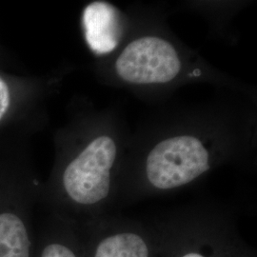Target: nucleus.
<instances>
[{"instance_id": "39448f33", "label": "nucleus", "mask_w": 257, "mask_h": 257, "mask_svg": "<svg viewBox=\"0 0 257 257\" xmlns=\"http://www.w3.org/2000/svg\"><path fill=\"white\" fill-rule=\"evenodd\" d=\"M73 222L80 257H156L149 221L112 212Z\"/></svg>"}, {"instance_id": "7ed1b4c3", "label": "nucleus", "mask_w": 257, "mask_h": 257, "mask_svg": "<svg viewBox=\"0 0 257 257\" xmlns=\"http://www.w3.org/2000/svg\"><path fill=\"white\" fill-rule=\"evenodd\" d=\"M131 133L122 113L107 108L93 117L89 137L59 167L49 195L55 214L74 221L116 210Z\"/></svg>"}, {"instance_id": "0eeeda50", "label": "nucleus", "mask_w": 257, "mask_h": 257, "mask_svg": "<svg viewBox=\"0 0 257 257\" xmlns=\"http://www.w3.org/2000/svg\"><path fill=\"white\" fill-rule=\"evenodd\" d=\"M34 257H80L73 220L54 213L36 232Z\"/></svg>"}, {"instance_id": "6e6552de", "label": "nucleus", "mask_w": 257, "mask_h": 257, "mask_svg": "<svg viewBox=\"0 0 257 257\" xmlns=\"http://www.w3.org/2000/svg\"><path fill=\"white\" fill-rule=\"evenodd\" d=\"M186 7L202 16L209 22L211 33L220 37H229L230 21L239 11L244 9L247 1H188Z\"/></svg>"}, {"instance_id": "f03ea898", "label": "nucleus", "mask_w": 257, "mask_h": 257, "mask_svg": "<svg viewBox=\"0 0 257 257\" xmlns=\"http://www.w3.org/2000/svg\"><path fill=\"white\" fill-rule=\"evenodd\" d=\"M134 24L122 46L102 59L107 86L141 97H161L187 85L209 84L255 98L253 89L210 64L166 23L160 10L133 8Z\"/></svg>"}, {"instance_id": "423d86ee", "label": "nucleus", "mask_w": 257, "mask_h": 257, "mask_svg": "<svg viewBox=\"0 0 257 257\" xmlns=\"http://www.w3.org/2000/svg\"><path fill=\"white\" fill-rule=\"evenodd\" d=\"M134 24L133 10L123 11L108 1H92L82 13L84 38L98 58L113 55L127 39Z\"/></svg>"}, {"instance_id": "20e7f679", "label": "nucleus", "mask_w": 257, "mask_h": 257, "mask_svg": "<svg viewBox=\"0 0 257 257\" xmlns=\"http://www.w3.org/2000/svg\"><path fill=\"white\" fill-rule=\"evenodd\" d=\"M149 222L156 257H256L234 213L220 204H190Z\"/></svg>"}, {"instance_id": "f257e3e1", "label": "nucleus", "mask_w": 257, "mask_h": 257, "mask_svg": "<svg viewBox=\"0 0 257 257\" xmlns=\"http://www.w3.org/2000/svg\"><path fill=\"white\" fill-rule=\"evenodd\" d=\"M241 95L165 111L131 135L116 210L187 189L226 165L252 167L256 111Z\"/></svg>"}, {"instance_id": "1a4fd4ad", "label": "nucleus", "mask_w": 257, "mask_h": 257, "mask_svg": "<svg viewBox=\"0 0 257 257\" xmlns=\"http://www.w3.org/2000/svg\"><path fill=\"white\" fill-rule=\"evenodd\" d=\"M11 95L7 83L0 76V120L9 110Z\"/></svg>"}]
</instances>
